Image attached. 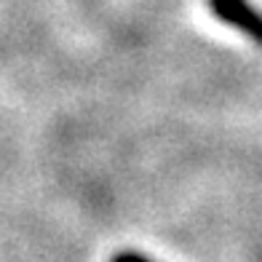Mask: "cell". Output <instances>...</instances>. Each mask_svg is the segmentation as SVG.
<instances>
[{
	"instance_id": "2",
	"label": "cell",
	"mask_w": 262,
	"mask_h": 262,
	"mask_svg": "<svg viewBox=\"0 0 262 262\" xmlns=\"http://www.w3.org/2000/svg\"><path fill=\"white\" fill-rule=\"evenodd\" d=\"M110 262H156V259H150V257L139 254V252H121V254H115Z\"/></svg>"
},
{
	"instance_id": "1",
	"label": "cell",
	"mask_w": 262,
	"mask_h": 262,
	"mask_svg": "<svg viewBox=\"0 0 262 262\" xmlns=\"http://www.w3.org/2000/svg\"><path fill=\"white\" fill-rule=\"evenodd\" d=\"M209 11L233 30L244 32L262 49V11H257L249 0H206Z\"/></svg>"
}]
</instances>
